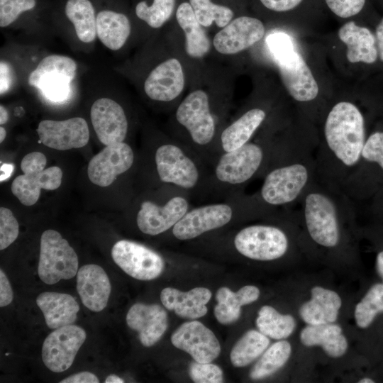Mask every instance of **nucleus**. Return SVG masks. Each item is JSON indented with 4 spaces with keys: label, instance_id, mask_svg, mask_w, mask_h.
<instances>
[{
    "label": "nucleus",
    "instance_id": "1",
    "mask_svg": "<svg viewBox=\"0 0 383 383\" xmlns=\"http://www.w3.org/2000/svg\"><path fill=\"white\" fill-rule=\"evenodd\" d=\"M322 112L315 152L317 177L341 189L359 163L367 137L365 118L357 104L346 99Z\"/></svg>",
    "mask_w": 383,
    "mask_h": 383
},
{
    "label": "nucleus",
    "instance_id": "2",
    "mask_svg": "<svg viewBox=\"0 0 383 383\" xmlns=\"http://www.w3.org/2000/svg\"><path fill=\"white\" fill-rule=\"evenodd\" d=\"M316 148L301 146L278 155L262 177L255 195L271 213L298 203L317 177Z\"/></svg>",
    "mask_w": 383,
    "mask_h": 383
},
{
    "label": "nucleus",
    "instance_id": "3",
    "mask_svg": "<svg viewBox=\"0 0 383 383\" xmlns=\"http://www.w3.org/2000/svg\"><path fill=\"white\" fill-rule=\"evenodd\" d=\"M277 145V137L268 131L236 150L220 154L209 167L211 195L223 199L262 178Z\"/></svg>",
    "mask_w": 383,
    "mask_h": 383
},
{
    "label": "nucleus",
    "instance_id": "4",
    "mask_svg": "<svg viewBox=\"0 0 383 383\" xmlns=\"http://www.w3.org/2000/svg\"><path fill=\"white\" fill-rule=\"evenodd\" d=\"M271 214L255 194L248 195L240 190L222 201L192 206L170 231L174 238L185 241L219 230L238 220Z\"/></svg>",
    "mask_w": 383,
    "mask_h": 383
},
{
    "label": "nucleus",
    "instance_id": "5",
    "mask_svg": "<svg viewBox=\"0 0 383 383\" xmlns=\"http://www.w3.org/2000/svg\"><path fill=\"white\" fill-rule=\"evenodd\" d=\"M174 138L196 154L209 167L218 157V140L223 127L207 93L190 92L177 106Z\"/></svg>",
    "mask_w": 383,
    "mask_h": 383
},
{
    "label": "nucleus",
    "instance_id": "6",
    "mask_svg": "<svg viewBox=\"0 0 383 383\" xmlns=\"http://www.w3.org/2000/svg\"><path fill=\"white\" fill-rule=\"evenodd\" d=\"M267 40L282 82L292 99L304 108L316 101L319 94L318 82L290 38L284 33H275Z\"/></svg>",
    "mask_w": 383,
    "mask_h": 383
},
{
    "label": "nucleus",
    "instance_id": "7",
    "mask_svg": "<svg viewBox=\"0 0 383 383\" xmlns=\"http://www.w3.org/2000/svg\"><path fill=\"white\" fill-rule=\"evenodd\" d=\"M189 193L174 186H166L160 201H142L135 222L138 229L148 235H157L171 230L193 206Z\"/></svg>",
    "mask_w": 383,
    "mask_h": 383
},
{
    "label": "nucleus",
    "instance_id": "8",
    "mask_svg": "<svg viewBox=\"0 0 383 383\" xmlns=\"http://www.w3.org/2000/svg\"><path fill=\"white\" fill-rule=\"evenodd\" d=\"M235 250L253 260L271 261L288 251L289 238L285 231L272 224H253L239 230L233 238Z\"/></svg>",
    "mask_w": 383,
    "mask_h": 383
},
{
    "label": "nucleus",
    "instance_id": "9",
    "mask_svg": "<svg viewBox=\"0 0 383 383\" xmlns=\"http://www.w3.org/2000/svg\"><path fill=\"white\" fill-rule=\"evenodd\" d=\"M45 155L32 152L24 156L21 168L23 174L16 177L11 184V192L25 206H32L38 200L41 189L55 190L62 182V172L57 166L45 169Z\"/></svg>",
    "mask_w": 383,
    "mask_h": 383
},
{
    "label": "nucleus",
    "instance_id": "10",
    "mask_svg": "<svg viewBox=\"0 0 383 383\" xmlns=\"http://www.w3.org/2000/svg\"><path fill=\"white\" fill-rule=\"evenodd\" d=\"M77 71V64L72 57L50 54L42 57L30 71L28 83L47 99L60 101L69 95Z\"/></svg>",
    "mask_w": 383,
    "mask_h": 383
},
{
    "label": "nucleus",
    "instance_id": "11",
    "mask_svg": "<svg viewBox=\"0 0 383 383\" xmlns=\"http://www.w3.org/2000/svg\"><path fill=\"white\" fill-rule=\"evenodd\" d=\"M77 269V255L67 240L56 231H44L40 238L38 266L40 279L45 284H53L74 277Z\"/></svg>",
    "mask_w": 383,
    "mask_h": 383
},
{
    "label": "nucleus",
    "instance_id": "12",
    "mask_svg": "<svg viewBox=\"0 0 383 383\" xmlns=\"http://www.w3.org/2000/svg\"><path fill=\"white\" fill-rule=\"evenodd\" d=\"M111 256L126 274L140 280L154 279L165 268L161 255L143 244L128 240L116 242L111 249Z\"/></svg>",
    "mask_w": 383,
    "mask_h": 383
},
{
    "label": "nucleus",
    "instance_id": "13",
    "mask_svg": "<svg viewBox=\"0 0 383 383\" xmlns=\"http://www.w3.org/2000/svg\"><path fill=\"white\" fill-rule=\"evenodd\" d=\"M86 336L85 331L74 324L56 328L43 342L42 360L44 365L57 373L69 369Z\"/></svg>",
    "mask_w": 383,
    "mask_h": 383
},
{
    "label": "nucleus",
    "instance_id": "14",
    "mask_svg": "<svg viewBox=\"0 0 383 383\" xmlns=\"http://www.w3.org/2000/svg\"><path fill=\"white\" fill-rule=\"evenodd\" d=\"M339 40L345 45L347 60L367 71L379 70V55L374 30L350 21L338 31Z\"/></svg>",
    "mask_w": 383,
    "mask_h": 383
},
{
    "label": "nucleus",
    "instance_id": "15",
    "mask_svg": "<svg viewBox=\"0 0 383 383\" xmlns=\"http://www.w3.org/2000/svg\"><path fill=\"white\" fill-rule=\"evenodd\" d=\"M135 155L133 148L121 142L106 147L89 161L87 174L96 185L108 187L120 175L133 165Z\"/></svg>",
    "mask_w": 383,
    "mask_h": 383
},
{
    "label": "nucleus",
    "instance_id": "16",
    "mask_svg": "<svg viewBox=\"0 0 383 383\" xmlns=\"http://www.w3.org/2000/svg\"><path fill=\"white\" fill-rule=\"evenodd\" d=\"M90 118L99 141L105 145L124 142L128 121L123 106L116 100L100 97L92 104Z\"/></svg>",
    "mask_w": 383,
    "mask_h": 383
},
{
    "label": "nucleus",
    "instance_id": "17",
    "mask_svg": "<svg viewBox=\"0 0 383 383\" xmlns=\"http://www.w3.org/2000/svg\"><path fill=\"white\" fill-rule=\"evenodd\" d=\"M171 342L201 363L211 362L221 353V345L214 333L196 321L182 323L173 332Z\"/></svg>",
    "mask_w": 383,
    "mask_h": 383
},
{
    "label": "nucleus",
    "instance_id": "18",
    "mask_svg": "<svg viewBox=\"0 0 383 383\" xmlns=\"http://www.w3.org/2000/svg\"><path fill=\"white\" fill-rule=\"evenodd\" d=\"M37 133L40 143L58 150L82 148L89 139L87 122L82 117L63 121L43 120L38 126Z\"/></svg>",
    "mask_w": 383,
    "mask_h": 383
},
{
    "label": "nucleus",
    "instance_id": "19",
    "mask_svg": "<svg viewBox=\"0 0 383 383\" xmlns=\"http://www.w3.org/2000/svg\"><path fill=\"white\" fill-rule=\"evenodd\" d=\"M184 83L181 62L176 58H170L150 71L143 82V91L149 99L165 104L179 96Z\"/></svg>",
    "mask_w": 383,
    "mask_h": 383
},
{
    "label": "nucleus",
    "instance_id": "20",
    "mask_svg": "<svg viewBox=\"0 0 383 383\" xmlns=\"http://www.w3.org/2000/svg\"><path fill=\"white\" fill-rule=\"evenodd\" d=\"M265 34V27L260 19L240 16L231 20L215 35L213 45L219 53L233 55L250 48Z\"/></svg>",
    "mask_w": 383,
    "mask_h": 383
},
{
    "label": "nucleus",
    "instance_id": "21",
    "mask_svg": "<svg viewBox=\"0 0 383 383\" xmlns=\"http://www.w3.org/2000/svg\"><path fill=\"white\" fill-rule=\"evenodd\" d=\"M269 110L262 106H252L229 124L224 126L218 140V156L239 148L256 135L266 123Z\"/></svg>",
    "mask_w": 383,
    "mask_h": 383
},
{
    "label": "nucleus",
    "instance_id": "22",
    "mask_svg": "<svg viewBox=\"0 0 383 383\" xmlns=\"http://www.w3.org/2000/svg\"><path fill=\"white\" fill-rule=\"evenodd\" d=\"M126 323L138 333L143 345L150 347L163 335L168 326L166 311L158 304L136 303L128 310Z\"/></svg>",
    "mask_w": 383,
    "mask_h": 383
},
{
    "label": "nucleus",
    "instance_id": "23",
    "mask_svg": "<svg viewBox=\"0 0 383 383\" xmlns=\"http://www.w3.org/2000/svg\"><path fill=\"white\" fill-rule=\"evenodd\" d=\"M96 36L100 43L111 51L121 50L131 33L128 16L110 2L96 3Z\"/></svg>",
    "mask_w": 383,
    "mask_h": 383
},
{
    "label": "nucleus",
    "instance_id": "24",
    "mask_svg": "<svg viewBox=\"0 0 383 383\" xmlns=\"http://www.w3.org/2000/svg\"><path fill=\"white\" fill-rule=\"evenodd\" d=\"M111 283L104 269L97 265H86L77 273V290L83 304L95 312L107 305Z\"/></svg>",
    "mask_w": 383,
    "mask_h": 383
},
{
    "label": "nucleus",
    "instance_id": "25",
    "mask_svg": "<svg viewBox=\"0 0 383 383\" xmlns=\"http://www.w3.org/2000/svg\"><path fill=\"white\" fill-rule=\"evenodd\" d=\"M62 12L77 41L92 45L96 36V6L94 0H62Z\"/></svg>",
    "mask_w": 383,
    "mask_h": 383
},
{
    "label": "nucleus",
    "instance_id": "26",
    "mask_svg": "<svg viewBox=\"0 0 383 383\" xmlns=\"http://www.w3.org/2000/svg\"><path fill=\"white\" fill-rule=\"evenodd\" d=\"M211 295V291L204 287H196L185 292L166 287L160 293V299L165 308L174 311L178 316L196 319L206 314V305Z\"/></svg>",
    "mask_w": 383,
    "mask_h": 383
},
{
    "label": "nucleus",
    "instance_id": "27",
    "mask_svg": "<svg viewBox=\"0 0 383 383\" xmlns=\"http://www.w3.org/2000/svg\"><path fill=\"white\" fill-rule=\"evenodd\" d=\"M36 304L43 313L46 325L52 329L73 324L79 310L72 296L58 292L41 293L36 299Z\"/></svg>",
    "mask_w": 383,
    "mask_h": 383
},
{
    "label": "nucleus",
    "instance_id": "28",
    "mask_svg": "<svg viewBox=\"0 0 383 383\" xmlns=\"http://www.w3.org/2000/svg\"><path fill=\"white\" fill-rule=\"evenodd\" d=\"M311 299L303 304L299 314L309 325L334 323L341 306V299L334 291L314 287L311 290Z\"/></svg>",
    "mask_w": 383,
    "mask_h": 383
},
{
    "label": "nucleus",
    "instance_id": "29",
    "mask_svg": "<svg viewBox=\"0 0 383 383\" xmlns=\"http://www.w3.org/2000/svg\"><path fill=\"white\" fill-rule=\"evenodd\" d=\"M259 296V289L253 285H246L237 292L228 287H221L216 294L217 304L214 308V316L221 324L233 323L239 318L241 306L255 301Z\"/></svg>",
    "mask_w": 383,
    "mask_h": 383
},
{
    "label": "nucleus",
    "instance_id": "30",
    "mask_svg": "<svg viewBox=\"0 0 383 383\" xmlns=\"http://www.w3.org/2000/svg\"><path fill=\"white\" fill-rule=\"evenodd\" d=\"M301 343L307 347L319 345L332 357L343 356L348 349V341L342 328L333 323L308 325L300 333Z\"/></svg>",
    "mask_w": 383,
    "mask_h": 383
},
{
    "label": "nucleus",
    "instance_id": "31",
    "mask_svg": "<svg viewBox=\"0 0 383 383\" xmlns=\"http://www.w3.org/2000/svg\"><path fill=\"white\" fill-rule=\"evenodd\" d=\"M177 21L185 35V50L193 58H201L210 50V41L189 3L183 2L176 11Z\"/></svg>",
    "mask_w": 383,
    "mask_h": 383
},
{
    "label": "nucleus",
    "instance_id": "32",
    "mask_svg": "<svg viewBox=\"0 0 383 383\" xmlns=\"http://www.w3.org/2000/svg\"><path fill=\"white\" fill-rule=\"evenodd\" d=\"M269 344V338L260 331H247L231 351L232 365L235 367H242L250 364L265 352Z\"/></svg>",
    "mask_w": 383,
    "mask_h": 383
},
{
    "label": "nucleus",
    "instance_id": "33",
    "mask_svg": "<svg viewBox=\"0 0 383 383\" xmlns=\"http://www.w3.org/2000/svg\"><path fill=\"white\" fill-rule=\"evenodd\" d=\"M256 326L266 336L282 340L292 333L296 322L292 316L281 314L270 306H263L258 311Z\"/></svg>",
    "mask_w": 383,
    "mask_h": 383
},
{
    "label": "nucleus",
    "instance_id": "34",
    "mask_svg": "<svg viewBox=\"0 0 383 383\" xmlns=\"http://www.w3.org/2000/svg\"><path fill=\"white\" fill-rule=\"evenodd\" d=\"M292 348L289 342L279 340L272 344L262 354L250 372L252 379L267 377L284 365L291 355Z\"/></svg>",
    "mask_w": 383,
    "mask_h": 383
},
{
    "label": "nucleus",
    "instance_id": "35",
    "mask_svg": "<svg viewBox=\"0 0 383 383\" xmlns=\"http://www.w3.org/2000/svg\"><path fill=\"white\" fill-rule=\"evenodd\" d=\"M175 0L140 1L135 6L136 16L150 28L162 27L171 17Z\"/></svg>",
    "mask_w": 383,
    "mask_h": 383
},
{
    "label": "nucleus",
    "instance_id": "36",
    "mask_svg": "<svg viewBox=\"0 0 383 383\" xmlns=\"http://www.w3.org/2000/svg\"><path fill=\"white\" fill-rule=\"evenodd\" d=\"M196 19L203 27L214 22L218 27H225L233 18V11L225 6L213 4L211 0H189Z\"/></svg>",
    "mask_w": 383,
    "mask_h": 383
},
{
    "label": "nucleus",
    "instance_id": "37",
    "mask_svg": "<svg viewBox=\"0 0 383 383\" xmlns=\"http://www.w3.org/2000/svg\"><path fill=\"white\" fill-rule=\"evenodd\" d=\"M383 311V284L373 285L356 305L355 319L358 327H368L376 315Z\"/></svg>",
    "mask_w": 383,
    "mask_h": 383
},
{
    "label": "nucleus",
    "instance_id": "38",
    "mask_svg": "<svg viewBox=\"0 0 383 383\" xmlns=\"http://www.w3.org/2000/svg\"><path fill=\"white\" fill-rule=\"evenodd\" d=\"M41 0H0V27L9 28L21 18L37 12Z\"/></svg>",
    "mask_w": 383,
    "mask_h": 383
},
{
    "label": "nucleus",
    "instance_id": "39",
    "mask_svg": "<svg viewBox=\"0 0 383 383\" xmlns=\"http://www.w3.org/2000/svg\"><path fill=\"white\" fill-rule=\"evenodd\" d=\"M358 165H377L383 171V129H376L367 137Z\"/></svg>",
    "mask_w": 383,
    "mask_h": 383
},
{
    "label": "nucleus",
    "instance_id": "40",
    "mask_svg": "<svg viewBox=\"0 0 383 383\" xmlns=\"http://www.w3.org/2000/svg\"><path fill=\"white\" fill-rule=\"evenodd\" d=\"M189 374L196 383H221L223 380L222 370L218 365L210 362H191Z\"/></svg>",
    "mask_w": 383,
    "mask_h": 383
},
{
    "label": "nucleus",
    "instance_id": "41",
    "mask_svg": "<svg viewBox=\"0 0 383 383\" xmlns=\"http://www.w3.org/2000/svg\"><path fill=\"white\" fill-rule=\"evenodd\" d=\"M19 225L11 211L0 208V250L9 247L17 238Z\"/></svg>",
    "mask_w": 383,
    "mask_h": 383
},
{
    "label": "nucleus",
    "instance_id": "42",
    "mask_svg": "<svg viewBox=\"0 0 383 383\" xmlns=\"http://www.w3.org/2000/svg\"><path fill=\"white\" fill-rule=\"evenodd\" d=\"M329 9L341 18H348L358 14L364 8L366 0H325Z\"/></svg>",
    "mask_w": 383,
    "mask_h": 383
},
{
    "label": "nucleus",
    "instance_id": "43",
    "mask_svg": "<svg viewBox=\"0 0 383 383\" xmlns=\"http://www.w3.org/2000/svg\"><path fill=\"white\" fill-rule=\"evenodd\" d=\"M267 9L276 11L284 12L296 8L302 0H260Z\"/></svg>",
    "mask_w": 383,
    "mask_h": 383
},
{
    "label": "nucleus",
    "instance_id": "44",
    "mask_svg": "<svg viewBox=\"0 0 383 383\" xmlns=\"http://www.w3.org/2000/svg\"><path fill=\"white\" fill-rule=\"evenodd\" d=\"M0 75H1V84H0V93L1 95L6 94L10 89L13 84V71L11 67L9 62L1 60L0 63Z\"/></svg>",
    "mask_w": 383,
    "mask_h": 383
},
{
    "label": "nucleus",
    "instance_id": "45",
    "mask_svg": "<svg viewBox=\"0 0 383 383\" xmlns=\"http://www.w3.org/2000/svg\"><path fill=\"white\" fill-rule=\"evenodd\" d=\"M13 294L10 282L2 270H0V306H8L13 301Z\"/></svg>",
    "mask_w": 383,
    "mask_h": 383
},
{
    "label": "nucleus",
    "instance_id": "46",
    "mask_svg": "<svg viewBox=\"0 0 383 383\" xmlns=\"http://www.w3.org/2000/svg\"><path fill=\"white\" fill-rule=\"evenodd\" d=\"M98 377L89 372H81L66 377L60 383H98Z\"/></svg>",
    "mask_w": 383,
    "mask_h": 383
},
{
    "label": "nucleus",
    "instance_id": "47",
    "mask_svg": "<svg viewBox=\"0 0 383 383\" xmlns=\"http://www.w3.org/2000/svg\"><path fill=\"white\" fill-rule=\"evenodd\" d=\"M379 55V71L383 72V16L374 29Z\"/></svg>",
    "mask_w": 383,
    "mask_h": 383
},
{
    "label": "nucleus",
    "instance_id": "48",
    "mask_svg": "<svg viewBox=\"0 0 383 383\" xmlns=\"http://www.w3.org/2000/svg\"><path fill=\"white\" fill-rule=\"evenodd\" d=\"M14 169V165L13 164H3L1 166V177L0 180L3 182L7 179L12 174Z\"/></svg>",
    "mask_w": 383,
    "mask_h": 383
},
{
    "label": "nucleus",
    "instance_id": "49",
    "mask_svg": "<svg viewBox=\"0 0 383 383\" xmlns=\"http://www.w3.org/2000/svg\"><path fill=\"white\" fill-rule=\"evenodd\" d=\"M376 267L379 275L383 280V250L379 252L377 256Z\"/></svg>",
    "mask_w": 383,
    "mask_h": 383
},
{
    "label": "nucleus",
    "instance_id": "50",
    "mask_svg": "<svg viewBox=\"0 0 383 383\" xmlns=\"http://www.w3.org/2000/svg\"><path fill=\"white\" fill-rule=\"evenodd\" d=\"M9 111L3 105L0 106V124H5L9 120Z\"/></svg>",
    "mask_w": 383,
    "mask_h": 383
},
{
    "label": "nucleus",
    "instance_id": "51",
    "mask_svg": "<svg viewBox=\"0 0 383 383\" xmlns=\"http://www.w3.org/2000/svg\"><path fill=\"white\" fill-rule=\"evenodd\" d=\"M105 382L106 383H123L124 382V380L116 374H110L106 378Z\"/></svg>",
    "mask_w": 383,
    "mask_h": 383
},
{
    "label": "nucleus",
    "instance_id": "52",
    "mask_svg": "<svg viewBox=\"0 0 383 383\" xmlns=\"http://www.w3.org/2000/svg\"><path fill=\"white\" fill-rule=\"evenodd\" d=\"M6 136V131L4 127L1 126L0 127V143H2L4 140Z\"/></svg>",
    "mask_w": 383,
    "mask_h": 383
},
{
    "label": "nucleus",
    "instance_id": "53",
    "mask_svg": "<svg viewBox=\"0 0 383 383\" xmlns=\"http://www.w3.org/2000/svg\"><path fill=\"white\" fill-rule=\"evenodd\" d=\"M358 382L359 383H374V382L370 378H363L360 379Z\"/></svg>",
    "mask_w": 383,
    "mask_h": 383
}]
</instances>
